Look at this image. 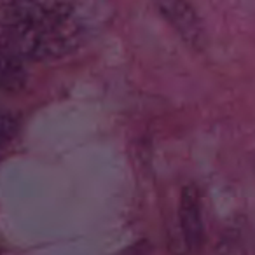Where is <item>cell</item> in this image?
Masks as SVG:
<instances>
[{"mask_svg": "<svg viewBox=\"0 0 255 255\" xmlns=\"http://www.w3.org/2000/svg\"><path fill=\"white\" fill-rule=\"evenodd\" d=\"M84 5L68 2L0 4V56L46 60L70 53L89 30Z\"/></svg>", "mask_w": 255, "mask_h": 255, "instance_id": "cell-1", "label": "cell"}, {"mask_svg": "<svg viewBox=\"0 0 255 255\" xmlns=\"http://www.w3.org/2000/svg\"><path fill=\"white\" fill-rule=\"evenodd\" d=\"M16 131V119L5 110H0V147L11 140Z\"/></svg>", "mask_w": 255, "mask_h": 255, "instance_id": "cell-5", "label": "cell"}, {"mask_svg": "<svg viewBox=\"0 0 255 255\" xmlns=\"http://www.w3.org/2000/svg\"><path fill=\"white\" fill-rule=\"evenodd\" d=\"M161 14L177 30L178 35L194 49H201L206 42V33L198 11L187 2H161Z\"/></svg>", "mask_w": 255, "mask_h": 255, "instance_id": "cell-3", "label": "cell"}, {"mask_svg": "<svg viewBox=\"0 0 255 255\" xmlns=\"http://www.w3.org/2000/svg\"><path fill=\"white\" fill-rule=\"evenodd\" d=\"M178 222L182 240L189 252H199L205 243V224H203L201 196L196 185H185L182 189L178 203Z\"/></svg>", "mask_w": 255, "mask_h": 255, "instance_id": "cell-2", "label": "cell"}, {"mask_svg": "<svg viewBox=\"0 0 255 255\" xmlns=\"http://www.w3.org/2000/svg\"><path fill=\"white\" fill-rule=\"evenodd\" d=\"M116 255H152V245L147 240L136 241V243L126 247L124 250H121L119 254H116Z\"/></svg>", "mask_w": 255, "mask_h": 255, "instance_id": "cell-6", "label": "cell"}, {"mask_svg": "<svg viewBox=\"0 0 255 255\" xmlns=\"http://www.w3.org/2000/svg\"><path fill=\"white\" fill-rule=\"evenodd\" d=\"M217 255H245V248L241 243V236L236 231H229L220 238L217 247Z\"/></svg>", "mask_w": 255, "mask_h": 255, "instance_id": "cell-4", "label": "cell"}]
</instances>
